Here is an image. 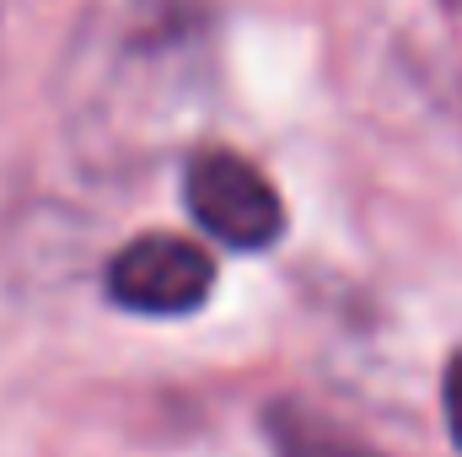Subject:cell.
Returning a JSON list of instances; mask_svg holds the SVG:
<instances>
[{"instance_id":"obj_1","label":"cell","mask_w":462,"mask_h":457,"mask_svg":"<svg viewBox=\"0 0 462 457\" xmlns=\"http://www.w3.org/2000/svg\"><path fill=\"white\" fill-rule=\"evenodd\" d=\"M183 205L226 247H269L285 231V205L274 194V183L236 151H199L183 173Z\"/></svg>"},{"instance_id":"obj_2","label":"cell","mask_w":462,"mask_h":457,"mask_svg":"<svg viewBox=\"0 0 462 457\" xmlns=\"http://www.w3.org/2000/svg\"><path fill=\"white\" fill-rule=\"evenodd\" d=\"M216 285V264L205 247H194L189 237L172 231H145L134 242H124L108 264V296L129 312L145 318H178L194 312Z\"/></svg>"},{"instance_id":"obj_3","label":"cell","mask_w":462,"mask_h":457,"mask_svg":"<svg viewBox=\"0 0 462 457\" xmlns=\"http://www.w3.org/2000/svg\"><path fill=\"white\" fill-rule=\"evenodd\" d=\"M441 404H447V431H452V442H457V452H462V350L452 355V366H447Z\"/></svg>"},{"instance_id":"obj_4","label":"cell","mask_w":462,"mask_h":457,"mask_svg":"<svg viewBox=\"0 0 462 457\" xmlns=\"http://www.w3.org/2000/svg\"><path fill=\"white\" fill-rule=\"evenodd\" d=\"M447 5H452V11H462V0H447Z\"/></svg>"}]
</instances>
